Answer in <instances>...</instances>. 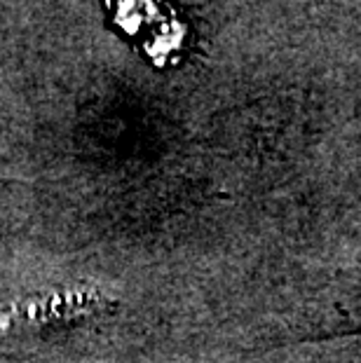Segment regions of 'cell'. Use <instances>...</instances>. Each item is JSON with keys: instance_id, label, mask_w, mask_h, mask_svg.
I'll return each mask as SVG.
<instances>
[{"instance_id": "cell-1", "label": "cell", "mask_w": 361, "mask_h": 363, "mask_svg": "<svg viewBox=\"0 0 361 363\" xmlns=\"http://www.w3.org/2000/svg\"><path fill=\"white\" fill-rule=\"evenodd\" d=\"M350 333H361V265L343 269L324 291L305 300V307H296L277 340L301 342Z\"/></svg>"}, {"instance_id": "cell-2", "label": "cell", "mask_w": 361, "mask_h": 363, "mask_svg": "<svg viewBox=\"0 0 361 363\" xmlns=\"http://www.w3.org/2000/svg\"><path fill=\"white\" fill-rule=\"evenodd\" d=\"M99 291H57L10 305L0 314V335H48L96 319L111 310Z\"/></svg>"}]
</instances>
